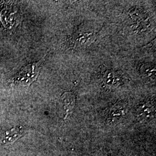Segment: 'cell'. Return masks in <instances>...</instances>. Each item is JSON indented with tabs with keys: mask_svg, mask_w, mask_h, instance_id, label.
Here are the masks:
<instances>
[{
	"mask_svg": "<svg viewBox=\"0 0 156 156\" xmlns=\"http://www.w3.org/2000/svg\"><path fill=\"white\" fill-rule=\"evenodd\" d=\"M104 80L108 86H117L121 83L122 78L118 73L115 71H106L104 75Z\"/></svg>",
	"mask_w": 156,
	"mask_h": 156,
	"instance_id": "obj_6",
	"label": "cell"
},
{
	"mask_svg": "<svg viewBox=\"0 0 156 156\" xmlns=\"http://www.w3.org/2000/svg\"><path fill=\"white\" fill-rule=\"evenodd\" d=\"M126 112L127 108L125 104L123 103L116 104L106 112V119L109 122H112L123 117Z\"/></svg>",
	"mask_w": 156,
	"mask_h": 156,
	"instance_id": "obj_3",
	"label": "cell"
},
{
	"mask_svg": "<svg viewBox=\"0 0 156 156\" xmlns=\"http://www.w3.org/2000/svg\"><path fill=\"white\" fill-rule=\"evenodd\" d=\"M60 102L64 111V119L66 120L71 115L75 106V95L70 91L64 93L61 97Z\"/></svg>",
	"mask_w": 156,
	"mask_h": 156,
	"instance_id": "obj_2",
	"label": "cell"
},
{
	"mask_svg": "<svg viewBox=\"0 0 156 156\" xmlns=\"http://www.w3.org/2000/svg\"><path fill=\"white\" fill-rule=\"evenodd\" d=\"M155 112L154 106L150 103H145L139 107L137 116L141 120H150L153 117Z\"/></svg>",
	"mask_w": 156,
	"mask_h": 156,
	"instance_id": "obj_5",
	"label": "cell"
},
{
	"mask_svg": "<svg viewBox=\"0 0 156 156\" xmlns=\"http://www.w3.org/2000/svg\"><path fill=\"white\" fill-rule=\"evenodd\" d=\"M45 56L39 62L28 64L9 79V82L15 85L29 86L38 77L41 66L45 60Z\"/></svg>",
	"mask_w": 156,
	"mask_h": 156,
	"instance_id": "obj_1",
	"label": "cell"
},
{
	"mask_svg": "<svg viewBox=\"0 0 156 156\" xmlns=\"http://www.w3.org/2000/svg\"><path fill=\"white\" fill-rule=\"evenodd\" d=\"M24 129L22 127H17L10 131H5L0 135V140L4 144H8L17 140L22 136Z\"/></svg>",
	"mask_w": 156,
	"mask_h": 156,
	"instance_id": "obj_4",
	"label": "cell"
}]
</instances>
